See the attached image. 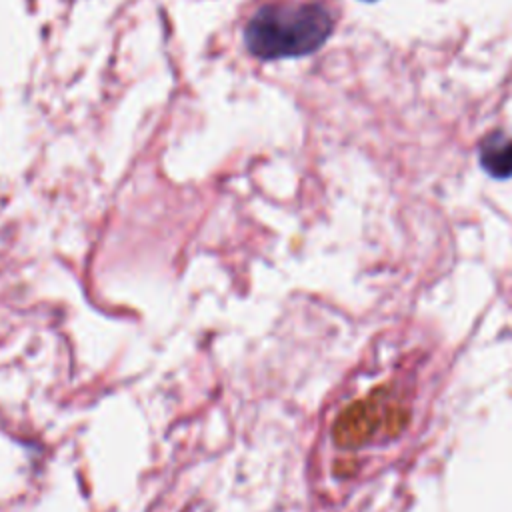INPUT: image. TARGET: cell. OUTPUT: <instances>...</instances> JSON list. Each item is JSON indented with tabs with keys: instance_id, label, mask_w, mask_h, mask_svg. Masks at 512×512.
Masks as SVG:
<instances>
[{
	"instance_id": "6da1fadb",
	"label": "cell",
	"mask_w": 512,
	"mask_h": 512,
	"mask_svg": "<svg viewBox=\"0 0 512 512\" xmlns=\"http://www.w3.org/2000/svg\"><path fill=\"white\" fill-rule=\"evenodd\" d=\"M332 14L320 4H266L246 24V48L262 58H294L318 50L332 34Z\"/></svg>"
},
{
	"instance_id": "7a4b0ae2",
	"label": "cell",
	"mask_w": 512,
	"mask_h": 512,
	"mask_svg": "<svg viewBox=\"0 0 512 512\" xmlns=\"http://www.w3.org/2000/svg\"><path fill=\"white\" fill-rule=\"evenodd\" d=\"M480 166L492 178L506 180L512 176V138L502 132H492L486 136L478 150Z\"/></svg>"
},
{
	"instance_id": "3957f363",
	"label": "cell",
	"mask_w": 512,
	"mask_h": 512,
	"mask_svg": "<svg viewBox=\"0 0 512 512\" xmlns=\"http://www.w3.org/2000/svg\"><path fill=\"white\" fill-rule=\"evenodd\" d=\"M366 2H374V0H366Z\"/></svg>"
}]
</instances>
